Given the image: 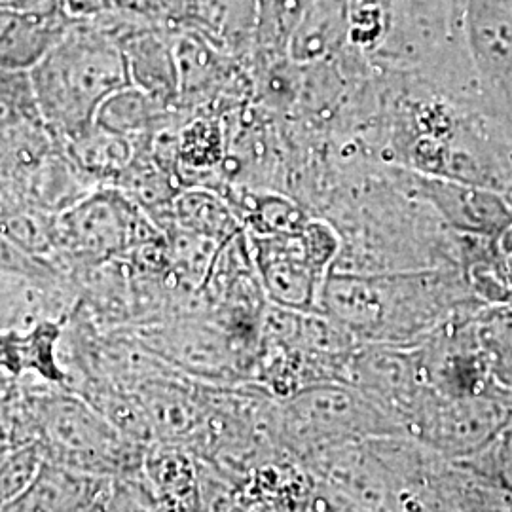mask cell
<instances>
[{"instance_id":"cell-1","label":"cell","mask_w":512,"mask_h":512,"mask_svg":"<svg viewBox=\"0 0 512 512\" xmlns=\"http://www.w3.org/2000/svg\"><path fill=\"white\" fill-rule=\"evenodd\" d=\"M458 287L448 268L385 274L332 272L321 311L359 344H418L458 308Z\"/></svg>"},{"instance_id":"cell-2","label":"cell","mask_w":512,"mask_h":512,"mask_svg":"<svg viewBox=\"0 0 512 512\" xmlns=\"http://www.w3.org/2000/svg\"><path fill=\"white\" fill-rule=\"evenodd\" d=\"M29 74L40 116L61 141L92 128L101 105L131 84L120 42L101 18L71 23Z\"/></svg>"},{"instance_id":"cell-3","label":"cell","mask_w":512,"mask_h":512,"mask_svg":"<svg viewBox=\"0 0 512 512\" xmlns=\"http://www.w3.org/2000/svg\"><path fill=\"white\" fill-rule=\"evenodd\" d=\"M404 435L403 427L348 382H321L279 401L275 439L300 463L357 440Z\"/></svg>"},{"instance_id":"cell-4","label":"cell","mask_w":512,"mask_h":512,"mask_svg":"<svg viewBox=\"0 0 512 512\" xmlns=\"http://www.w3.org/2000/svg\"><path fill=\"white\" fill-rule=\"evenodd\" d=\"M31 408L44 458L97 475L143 469L145 444L129 439L86 399L44 393L33 397Z\"/></svg>"},{"instance_id":"cell-5","label":"cell","mask_w":512,"mask_h":512,"mask_svg":"<svg viewBox=\"0 0 512 512\" xmlns=\"http://www.w3.org/2000/svg\"><path fill=\"white\" fill-rule=\"evenodd\" d=\"M165 232L116 186H97L86 198L55 215V260L86 272L124 258Z\"/></svg>"},{"instance_id":"cell-6","label":"cell","mask_w":512,"mask_h":512,"mask_svg":"<svg viewBox=\"0 0 512 512\" xmlns=\"http://www.w3.org/2000/svg\"><path fill=\"white\" fill-rule=\"evenodd\" d=\"M346 382L385 410L404 435L433 391L425 378L420 344H361L349 361Z\"/></svg>"},{"instance_id":"cell-7","label":"cell","mask_w":512,"mask_h":512,"mask_svg":"<svg viewBox=\"0 0 512 512\" xmlns=\"http://www.w3.org/2000/svg\"><path fill=\"white\" fill-rule=\"evenodd\" d=\"M247 234L262 289L272 304L298 311H321L327 279L313 270L298 232Z\"/></svg>"},{"instance_id":"cell-8","label":"cell","mask_w":512,"mask_h":512,"mask_svg":"<svg viewBox=\"0 0 512 512\" xmlns=\"http://www.w3.org/2000/svg\"><path fill=\"white\" fill-rule=\"evenodd\" d=\"M112 478L44 458L27 490L4 511H109Z\"/></svg>"},{"instance_id":"cell-9","label":"cell","mask_w":512,"mask_h":512,"mask_svg":"<svg viewBox=\"0 0 512 512\" xmlns=\"http://www.w3.org/2000/svg\"><path fill=\"white\" fill-rule=\"evenodd\" d=\"M69 317H46L25 329L0 330V372L12 380L35 374L50 385L69 387L71 376L59 357Z\"/></svg>"},{"instance_id":"cell-10","label":"cell","mask_w":512,"mask_h":512,"mask_svg":"<svg viewBox=\"0 0 512 512\" xmlns=\"http://www.w3.org/2000/svg\"><path fill=\"white\" fill-rule=\"evenodd\" d=\"M71 23L59 10H0V67L31 71Z\"/></svg>"},{"instance_id":"cell-11","label":"cell","mask_w":512,"mask_h":512,"mask_svg":"<svg viewBox=\"0 0 512 512\" xmlns=\"http://www.w3.org/2000/svg\"><path fill=\"white\" fill-rule=\"evenodd\" d=\"M349 0H310L287 44V55L298 65H313L349 46Z\"/></svg>"},{"instance_id":"cell-12","label":"cell","mask_w":512,"mask_h":512,"mask_svg":"<svg viewBox=\"0 0 512 512\" xmlns=\"http://www.w3.org/2000/svg\"><path fill=\"white\" fill-rule=\"evenodd\" d=\"M143 473L162 509H202L198 463L186 456L183 444L150 446L143 459Z\"/></svg>"},{"instance_id":"cell-13","label":"cell","mask_w":512,"mask_h":512,"mask_svg":"<svg viewBox=\"0 0 512 512\" xmlns=\"http://www.w3.org/2000/svg\"><path fill=\"white\" fill-rule=\"evenodd\" d=\"M188 234L226 243L243 230L228 200L209 186H186L173 202V226Z\"/></svg>"},{"instance_id":"cell-14","label":"cell","mask_w":512,"mask_h":512,"mask_svg":"<svg viewBox=\"0 0 512 512\" xmlns=\"http://www.w3.org/2000/svg\"><path fill=\"white\" fill-rule=\"evenodd\" d=\"M74 164L78 165L93 183L114 186L128 169L137 141L126 135L93 124L92 128L71 141H63Z\"/></svg>"},{"instance_id":"cell-15","label":"cell","mask_w":512,"mask_h":512,"mask_svg":"<svg viewBox=\"0 0 512 512\" xmlns=\"http://www.w3.org/2000/svg\"><path fill=\"white\" fill-rule=\"evenodd\" d=\"M179 110L167 107L129 84L112 93L101 105L95 116V124L137 141L171 122Z\"/></svg>"},{"instance_id":"cell-16","label":"cell","mask_w":512,"mask_h":512,"mask_svg":"<svg viewBox=\"0 0 512 512\" xmlns=\"http://www.w3.org/2000/svg\"><path fill=\"white\" fill-rule=\"evenodd\" d=\"M44 124L29 71L0 67V141Z\"/></svg>"},{"instance_id":"cell-17","label":"cell","mask_w":512,"mask_h":512,"mask_svg":"<svg viewBox=\"0 0 512 512\" xmlns=\"http://www.w3.org/2000/svg\"><path fill=\"white\" fill-rule=\"evenodd\" d=\"M469 473L488 476L501 488L512 492V414L497 429L492 439L467 458L454 459Z\"/></svg>"},{"instance_id":"cell-18","label":"cell","mask_w":512,"mask_h":512,"mask_svg":"<svg viewBox=\"0 0 512 512\" xmlns=\"http://www.w3.org/2000/svg\"><path fill=\"white\" fill-rule=\"evenodd\" d=\"M42 459L44 452L38 440L21 444L0 458V511L27 490Z\"/></svg>"},{"instance_id":"cell-19","label":"cell","mask_w":512,"mask_h":512,"mask_svg":"<svg viewBox=\"0 0 512 512\" xmlns=\"http://www.w3.org/2000/svg\"><path fill=\"white\" fill-rule=\"evenodd\" d=\"M0 10L52 12L57 10V0H0Z\"/></svg>"}]
</instances>
